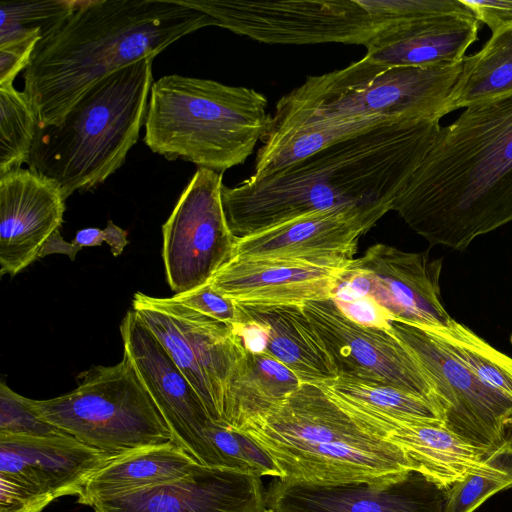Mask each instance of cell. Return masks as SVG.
Here are the masks:
<instances>
[{"instance_id":"cell-1","label":"cell","mask_w":512,"mask_h":512,"mask_svg":"<svg viewBox=\"0 0 512 512\" xmlns=\"http://www.w3.org/2000/svg\"><path fill=\"white\" fill-rule=\"evenodd\" d=\"M437 120L381 124L338 141L264 178L221 188L236 239L332 209L392 211L395 197L420 165L441 125Z\"/></svg>"},{"instance_id":"cell-2","label":"cell","mask_w":512,"mask_h":512,"mask_svg":"<svg viewBox=\"0 0 512 512\" xmlns=\"http://www.w3.org/2000/svg\"><path fill=\"white\" fill-rule=\"evenodd\" d=\"M392 210L431 245L455 250L511 222L512 94L441 126Z\"/></svg>"},{"instance_id":"cell-3","label":"cell","mask_w":512,"mask_h":512,"mask_svg":"<svg viewBox=\"0 0 512 512\" xmlns=\"http://www.w3.org/2000/svg\"><path fill=\"white\" fill-rule=\"evenodd\" d=\"M215 25L179 0H81L41 39L23 72L39 127L58 124L82 95L113 72L155 58L181 37Z\"/></svg>"},{"instance_id":"cell-4","label":"cell","mask_w":512,"mask_h":512,"mask_svg":"<svg viewBox=\"0 0 512 512\" xmlns=\"http://www.w3.org/2000/svg\"><path fill=\"white\" fill-rule=\"evenodd\" d=\"M241 432L272 458L287 483L385 484L415 471L397 445L362 426L319 384L301 383Z\"/></svg>"},{"instance_id":"cell-5","label":"cell","mask_w":512,"mask_h":512,"mask_svg":"<svg viewBox=\"0 0 512 512\" xmlns=\"http://www.w3.org/2000/svg\"><path fill=\"white\" fill-rule=\"evenodd\" d=\"M152 57L91 86L54 125L38 127L28 169L56 182L65 199L105 182L125 162L145 125Z\"/></svg>"},{"instance_id":"cell-6","label":"cell","mask_w":512,"mask_h":512,"mask_svg":"<svg viewBox=\"0 0 512 512\" xmlns=\"http://www.w3.org/2000/svg\"><path fill=\"white\" fill-rule=\"evenodd\" d=\"M267 98L253 88L166 75L151 86L144 142L169 161L224 173L244 163L268 132Z\"/></svg>"},{"instance_id":"cell-7","label":"cell","mask_w":512,"mask_h":512,"mask_svg":"<svg viewBox=\"0 0 512 512\" xmlns=\"http://www.w3.org/2000/svg\"><path fill=\"white\" fill-rule=\"evenodd\" d=\"M462 62L388 66L364 56L342 69L308 76L278 100L272 117L440 121L449 114L448 98Z\"/></svg>"},{"instance_id":"cell-8","label":"cell","mask_w":512,"mask_h":512,"mask_svg":"<svg viewBox=\"0 0 512 512\" xmlns=\"http://www.w3.org/2000/svg\"><path fill=\"white\" fill-rule=\"evenodd\" d=\"M37 415L80 442L117 457L174 443L171 431L125 353L111 366H93L77 376L72 391L33 400Z\"/></svg>"},{"instance_id":"cell-9","label":"cell","mask_w":512,"mask_h":512,"mask_svg":"<svg viewBox=\"0 0 512 512\" xmlns=\"http://www.w3.org/2000/svg\"><path fill=\"white\" fill-rule=\"evenodd\" d=\"M132 310L190 382L212 420L228 426L232 385L246 352L234 328L173 297L136 292Z\"/></svg>"},{"instance_id":"cell-10","label":"cell","mask_w":512,"mask_h":512,"mask_svg":"<svg viewBox=\"0 0 512 512\" xmlns=\"http://www.w3.org/2000/svg\"><path fill=\"white\" fill-rule=\"evenodd\" d=\"M216 26L266 44L366 45L389 25L366 0H179Z\"/></svg>"},{"instance_id":"cell-11","label":"cell","mask_w":512,"mask_h":512,"mask_svg":"<svg viewBox=\"0 0 512 512\" xmlns=\"http://www.w3.org/2000/svg\"><path fill=\"white\" fill-rule=\"evenodd\" d=\"M390 325L432 384L445 428L490 451L512 438V400L484 384L424 326L401 320Z\"/></svg>"},{"instance_id":"cell-12","label":"cell","mask_w":512,"mask_h":512,"mask_svg":"<svg viewBox=\"0 0 512 512\" xmlns=\"http://www.w3.org/2000/svg\"><path fill=\"white\" fill-rule=\"evenodd\" d=\"M223 174L197 168L162 226V256L174 295L206 283L233 256L221 197Z\"/></svg>"},{"instance_id":"cell-13","label":"cell","mask_w":512,"mask_h":512,"mask_svg":"<svg viewBox=\"0 0 512 512\" xmlns=\"http://www.w3.org/2000/svg\"><path fill=\"white\" fill-rule=\"evenodd\" d=\"M441 259L427 252H405L385 244L353 259L332 292L334 301L369 296L393 318L425 327H447L453 318L440 294Z\"/></svg>"},{"instance_id":"cell-14","label":"cell","mask_w":512,"mask_h":512,"mask_svg":"<svg viewBox=\"0 0 512 512\" xmlns=\"http://www.w3.org/2000/svg\"><path fill=\"white\" fill-rule=\"evenodd\" d=\"M324 389L362 426L397 445L416 471L443 490L471 475H512V438L498 450L490 451L470 444L440 423L383 414L346 399L328 387Z\"/></svg>"},{"instance_id":"cell-15","label":"cell","mask_w":512,"mask_h":512,"mask_svg":"<svg viewBox=\"0 0 512 512\" xmlns=\"http://www.w3.org/2000/svg\"><path fill=\"white\" fill-rule=\"evenodd\" d=\"M302 306L324 341L340 377L389 385L422 396L437 406L444 419L428 377L391 329L352 322L331 298Z\"/></svg>"},{"instance_id":"cell-16","label":"cell","mask_w":512,"mask_h":512,"mask_svg":"<svg viewBox=\"0 0 512 512\" xmlns=\"http://www.w3.org/2000/svg\"><path fill=\"white\" fill-rule=\"evenodd\" d=\"M120 332L123 353L131 359L166 421L174 443L200 464L223 467L207 438V431L215 421L162 344L133 310L124 316Z\"/></svg>"},{"instance_id":"cell-17","label":"cell","mask_w":512,"mask_h":512,"mask_svg":"<svg viewBox=\"0 0 512 512\" xmlns=\"http://www.w3.org/2000/svg\"><path fill=\"white\" fill-rule=\"evenodd\" d=\"M94 512H263L261 477L194 463L172 481L95 501Z\"/></svg>"},{"instance_id":"cell-18","label":"cell","mask_w":512,"mask_h":512,"mask_svg":"<svg viewBox=\"0 0 512 512\" xmlns=\"http://www.w3.org/2000/svg\"><path fill=\"white\" fill-rule=\"evenodd\" d=\"M390 210L332 209L236 240L232 257L295 258L347 267L359 239Z\"/></svg>"},{"instance_id":"cell-19","label":"cell","mask_w":512,"mask_h":512,"mask_svg":"<svg viewBox=\"0 0 512 512\" xmlns=\"http://www.w3.org/2000/svg\"><path fill=\"white\" fill-rule=\"evenodd\" d=\"M445 490L418 471L385 484L316 486L273 480L266 504L275 512H444Z\"/></svg>"},{"instance_id":"cell-20","label":"cell","mask_w":512,"mask_h":512,"mask_svg":"<svg viewBox=\"0 0 512 512\" xmlns=\"http://www.w3.org/2000/svg\"><path fill=\"white\" fill-rule=\"evenodd\" d=\"M65 201L56 182L30 169L0 176L1 276H15L40 258L63 223Z\"/></svg>"},{"instance_id":"cell-21","label":"cell","mask_w":512,"mask_h":512,"mask_svg":"<svg viewBox=\"0 0 512 512\" xmlns=\"http://www.w3.org/2000/svg\"><path fill=\"white\" fill-rule=\"evenodd\" d=\"M346 267L295 258L232 257L209 280L241 305H299L331 298Z\"/></svg>"},{"instance_id":"cell-22","label":"cell","mask_w":512,"mask_h":512,"mask_svg":"<svg viewBox=\"0 0 512 512\" xmlns=\"http://www.w3.org/2000/svg\"><path fill=\"white\" fill-rule=\"evenodd\" d=\"M113 458L69 434L0 435V475L52 501L77 497L89 478Z\"/></svg>"},{"instance_id":"cell-23","label":"cell","mask_w":512,"mask_h":512,"mask_svg":"<svg viewBox=\"0 0 512 512\" xmlns=\"http://www.w3.org/2000/svg\"><path fill=\"white\" fill-rule=\"evenodd\" d=\"M480 27L471 15H439L394 23L365 45V56L388 66L459 63L477 41Z\"/></svg>"},{"instance_id":"cell-24","label":"cell","mask_w":512,"mask_h":512,"mask_svg":"<svg viewBox=\"0 0 512 512\" xmlns=\"http://www.w3.org/2000/svg\"><path fill=\"white\" fill-rule=\"evenodd\" d=\"M240 320L249 319L266 327L267 349L302 383L327 384L339 377L324 341L299 305H241Z\"/></svg>"},{"instance_id":"cell-25","label":"cell","mask_w":512,"mask_h":512,"mask_svg":"<svg viewBox=\"0 0 512 512\" xmlns=\"http://www.w3.org/2000/svg\"><path fill=\"white\" fill-rule=\"evenodd\" d=\"M194 463L196 461L175 443L122 454L89 478L77 501L91 507L100 499L172 481L186 475Z\"/></svg>"},{"instance_id":"cell-26","label":"cell","mask_w":512,"mask_h":512,"mask_svg":"<svg viewBox=\"0 0 512 512\" xmlns=\"http://www.w3.org/2000/svg\"><path fill=\"white\" fill-rule=\"evenodd\" d=\"M301 383L268 352L246 351L232 385L228 426L243 430L281 404Z\"/></svg>"},{"instance_id":"cell-27","label":"cell","mask_w":512,"mask_h":512,"mask_svg":"<svg viewBox=\"0 0 512 512\" xmlns=\"http://www.w3.org/2000/svg\"><path fill=\"white\" fill-rule=\"evenodd\" d=\"M512 94V26L492 32L476 53L466 56L448 98L449 113Z\"/></svg>"},{"instance_id":"cell-28","label":"cell","mask_w":512,"mask_h":512,"mask_svg":"<svg viewBox=\"0 0 512 512\" xmlns=\"http://www.w3.org/2000/svg\"><path fill=\"white\" fill-rule=\"evenodd\" d=\"M425 328L484 384L512 400L511 357L456 320L447 327Z\"/></svg>"},{"instance_id":"cell-29","label":"cell","mask_w":512,"mask_h":512,"mask_svg":"<svg viewBox=\"0 0 512 512\" xmlns=\"http://www.w3.org/2000/svg\"><path fill=\"white\" fill-rule=\"evenodd\" d=\"M325 385L338 395L390 416L444 425L443 415L430 400L393 386L338 377Z\"/></svg>"},{"instance_id":"cell-30","label":"cell","mask_w":512,"mask_h":512,"mask_svg":"<svg viewBox=\"0 0 512 512\" xmlns=\"http://www.w3.org/2000/svg\"><path fill=\"white\" fill-rule=\"evenodd\" d=\"M38 127L26 93L13 84L0 85V176L27 163Z\"/></svg>"},{"instance_id":"cell-31","label":"cell","mask_w":512,"mask_h":512,"mask_svg":"<svg viewBox=\"0 0 512 512\" xmlns=\"http://www.w3.org/2000/svg\"><path fill=\"white\" fill-rule=\"evenodd\" d=\"M80 4L81 0L1 1L0 46L51 35Z\"/></svg>"},{"instance_id":"cell-32","label":"cell","mask_w":512,"mask_h":512,"mask_svg":"<svg viewBox=\"0 0 512 512\" xmlns=\"http://www.w3.org/2000/svg\"><path fill=\"white\" fill-rule=\"evenodd\" d=\"M67 433L42 420L34 411L31 399L13 391L4 381L0 384V435L49 437Z\"/></svg>"},{"instance_id":"cell-33","label":"cell","mask_w":512,"mask_h":512,"mask_svg":"<svg viewBox=\"0 0 512 512\" xmlns=\"http://www.w3.org/2000/svg\"><path fill=\"white\" fill-rule=\"evenodd\" d=\"M512 488V475H471L445 490L444 512H475L497 493Z\"/></svg>"},{"instance_id":"cell-34","label":"cell","mask_w":512,"mask_h":512,"mask_svg":"<svg viewBox=\"0 0 512 512\" xmlns=\"http://www.w3.org/2000/svg\"><path fill=\"white\" fill-rule=\"evenodd\" d=\"M104 242L110 247L113 256H119L128 244L127 232L111 220L103 230L95 227L79 230L71 242L65 241L57 232L45 245L41 258L50 254H65L73 261L82 248L100 246Z\"/></svg>"},{"instance_id":"cell-35","label":"cell","mask_w":512,"mask_h":512,"mask_svg":"<svg viewBox=\"0 0 512 512\" xmlns=\"http://www.w3.org/2000/svg\"><path fill=\"white\" fill-rule=\"evenodd\" d=\"M172 297L178 303L232 327L240 321L238 304L221 295L209 283Z\"/></svg>"},{"instance_id":"cell-36","label":"cell","mask_w":512,"mask_h":512,"mask_svg":"<svg viewBox=\"0 0 512 512\" xmlns=\"http://www.w3.org/2000/svg\"><path fill=\"white\" fill-rule=\"evenodd\" d=\"M51 502V499L0 475V512H42Z\"/></svg>"},{"instance_id":"cell-37","label":"cell","mask_w":512,"mask_h":512,"mask_svg":"<svg viewBox=\"0 0 512 512\" xmlns=\"http://www.w3.org/2000/svg\"><path fill=\"white\" fill-rule=\"evenodd\" d=\"M338 309L352 322L371 328L390 330L392 316L369 296L349 301H334Z\"/></svg>"},{"instance_id":"cell-38","label":"cell","mask_w":512,"mask_h":512,"mask_svg":"<svg viewBox=\"0 0 512 512\" xmlns=\"http://www.w3.org/2000/svg\"><path fill=\"white\" fill-rule=\"evenodd\" d=\"M39 41L30 38L0 46V85L13 84L18 73L28 67Z\"/></svg>"},{"instance_id":"cell-39","label":"cell","mask_w":512,"mask_h":512,"mask_svg":"<svg viewBox=\"0 0 512 512\" xmlns=\"http://www.w3.org/2000/svg\"><path fill=\"white\" fill-rule=\"evenodd\" d=\"M491 32L512 26V0H461Z\"/></svg>"},{"instance_id":"cell-40","label":"cell","mask_w":512,"mask_h":512,"mask_svg":"<svg viewBox=\"0 0 512 512\" xmlns=\"http://www.w3.org/2000/svg\"><path fill=\"white\" fill-rule=\"evenodd\" d=\"M245 351L249 353L266 352L268 332L265 326L249 319H241L234 326Z\"/></svg>"},{"instance_id":"cell-41","label":"cell","mask_w":512,"mask_h":512,"mask_svg":"<svg viewBox=\"0 0 512 512\" xmlns=\"http://www.w3.org/2000/svg\"><path fill=\"white\" fill-rule=\"evenodd\" d=\"M263 512H275V511L273 509L267 507Z\"/></svg>"}]
</instances>
